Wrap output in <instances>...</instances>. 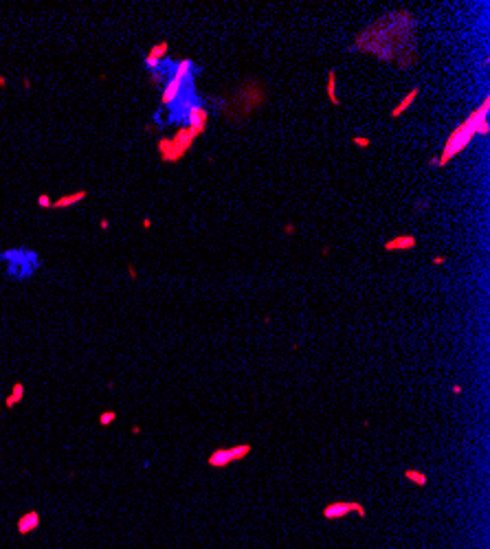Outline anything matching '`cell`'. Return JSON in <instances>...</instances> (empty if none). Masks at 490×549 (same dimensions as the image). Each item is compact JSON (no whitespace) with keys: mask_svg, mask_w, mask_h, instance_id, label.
<instances>
[{"mask_svg":"<svg viewBox=\"0 0 490 549\" xmlns=\"http://www.w3.org/2000/svg\"><path fill=\"white\" fill-rule=\"evenodd\" d=\"M418 95H420V88H411V90H409L407 95H405V99H402V101H400V103H398V105H396V108L392 110V119H398V117L402 115V112H407L409 108H411L413 101H415V99H418Z\"/></svg>","mask_w":490,"mask_h":549,"instance_id":"11","label":"cell"},{"mask_svg":"<svg viewBox=\"0 0 490 549\" xmlns=\"http://www.w3.org/2000/svg\"><path fill=\"white\" fill-rule=\"evenodd\" d=\"M488 110H490V97H484L477 108H475L471 115H468L460 125H455V130L448 134V138L444 141V148H442V154L435 158V167H444V165L455 158L458 154H462L468 143L473 141L475 136H486L490 132L488 125Z\"/></svg>","mask_w":490,"mask_h":549,"instance_id":"1","label":"cell"},{"mask_svg":"<svg viewBox=\"0 0 490 549\" xmlns=\"http://www.w3.org/2000/svg\"><path fill=\"white\" fill-rule=\"evenodd\" d=\"M444 262H446V257H444V255H435V257H433V264H435V266H442Z\"/></svg>","mask_w":490,"mask_h":549,"instance_id":"18","label":"cell"},{"mask_svg":"<svg viewBox=\"0 0 490 549\" xmlns=\"http://www.w3.org/2000/svg\"><path fill=\"white\" fill-rule=\"evenodd\" d=\"M185 121H187L189 128H196V130H202L207 128V121H209V110L207 108H202V105H191L189 112H187V117H185Z\"/></svg>","mask_w":490,"mask_h":549,"instance_id":"7","label":"cell"},{"mask_svg":"<svg viewBox=\"0 0 490 549\" xmlns=\"http://www.w3.org/2000/svg\"><path fill=\"white\" fill-rule=\"evenodd\" d=\"M198 136H202V130L183 125V128L176 130V134L171 138H161L158 141V154H161L165 163H178L191 150V145L196 143Z\"/></svg>","mask_w":490,"mask_h":549,"instance_id":"3","label":"cell"},{"mask_svg":"<svg viewBox=\"0 0 490 549\" xmlns=\"http://www.w3.org/2000/svg\"><path fill=\"white\" fill-rule=\"evenodd\" d=\"M249 453H251V444H240V446H231V448H218V451H214L209 455L207 464L211 468H227L229 464H233V461L244 459Z\"/></svg>","mask_w":490,"mask_h":549,"instance_id":"4","label":"cell"},{"mask_svg":"<svg viewBox=\"0 0 490 549\" xmlns=\"http://www.w3.org/2000/svg\"><path fill=\"white\" fill-rule=\"evenodd\" d=\"M22 398H24V385H22V382H16L13 389H11V395L5 400V407L7 409H13L18 402H22Z\"/></svg>","mask_w":490,"mask_h":549,"instance_id":"12","label":"cell"},{"mask_svg":"<svg viewBox=\"0 0 490 549\" xmlns=\"http://www.w3.org/2000/svg\"><path fill=\"white\" fill-rule=\"evenodd\" d=\"M405 477L409 479V481H413L415 486H427V474L425 472H418V470H405Z\"/></svg>","mask_w":490,"mask_h":549,"instance_id":"14","label":"cell"},{"mask_svg":"<svg viewBox=\"0 0 490 549\" xmlns=\"http://www.w3.org/2000/svg\"><path fill=\"white\" fill-rule=\"evenodd\" d=\"M0 264L5 268V275L13 281H29L42 266V257L38 250L26 246H13L0 250Z\"/></svg>","mask_w":490,"mask_h":549,"instance_id":"2","label":"cell"},{"mask_svg":"<svg viewBox=\"0 0 490 549\" xmlns=\"http://www.w3.org/2000/svg\"><path fill=\"white\" fill-rule=\"evenodd\" d=\"M115 420H117V411H103L101 415H99V424H101V426H108Z\"/></svg>","mask_w":490,"mask_h":549,"instance_id":"15","label":"cell"},{"mask_svg":"<svg viewBox=\"0 0 490 549\" xmlns=\"http://www.w3.org/2000/svg\"><path fill=\"white\" fill-rule=\"evenodd\" d=\"M284 233H286V235H293V233H295V224H290V222H288L286 227H284Z\"/></svg>","mask_w":490,"mask_h":549,"instance_id":"19","label":"cell"},{"mask_svg":"<svg viewBox=\"0 0 490 549\" xmlns=\"http://www.w3.org/2000/svg\"><path fill=\"white\" fill-rule=\"evenodd\" d=\"M356 512L359 517H365V507H363L361 503H347V501H336V503H330L323 507V517H326L328 521H334V519H343V517H347V514H352Z\"/></svg>","mask_w":490,"mask_h":549,"instance_id":"5","label":"cell"},{"mask_svg":"<svg viewBox=\"0 0 490 549\" xmlns=\"http://www.w3.org/2000/svg\"><path fill=\"white\" fill-rule=\"evenodd\" d=\"M99 227H101L103 231H108V227H110V222H108V220H106V217H103V220H101V222H99Z\"/></svg>","mask_w":490,"mask_h":549,"instance_id":"21","label":"cell"},{"mask_svg":"<svg viewBox=\"0 0 490 549\" xmlns=\"http://www.w3.org/2000/svg\"><path fill=\"white\" fill-rule=\"evenodd\" d=\"M38 207H40V209H51V207H53V200H51V196H46V194H40V196H38Z\"/></svg>","mask_w":490,"mask_h":549,"instance_id":"16","label":"cell"},{"mask_svg":"<svg viewBox=\"0 0 490 549\" xmlns=\"http://www.w3.org/2000/svg\"><path fill=\"white\" fill-rule=\"evenodd\" d=\"M352 143L356 145V148H369V145H372V141H369V138H365V136H354V138H352Z\"/></svg>","mask_w":490,"mask_h":549,"instance_id":"17","label":"cell"},{"mask_svg":"<svg viewBox=\"0 0 490 549\" xmlns=\"http://www.w3.org/2000/svg\"><path fill=\"white\" fill-rule=\"evenodd\" d=\"M128 275H130V279H136V268L132 266V264L128 266Z\"/></svg>","mask_w":490,"mask_h":549,"instance_id":"20","label":"cell"},{"mask_svg":"<svg viewBox=\"0 0 490 549\" xmlns=\"http://www.w3.org/2000/svg\"><path fill=\"white\" fill-rule=\"evenodd\" d=\"M0 418H3V409H0Z\"/></svg>","mask_w":490,"mask_h":549,"instance_id":"24","label":"cell"},{"mask_svg":"<svg viewBox=\"0 0 490 549\" xmlns=\"http://www.w3.org/2000/svg\"><path fill=\"white\" fill-rule=\"evenodd\" d=\"M5 86H7V79H5V77H0V88H5Z\"/></svg>","mask_w":490,"mask_h":549,"instance_id":"23","label":"cell"},{"mask_svg":"<svg viewBox=\"0 0 490 549\" xmlns=\"http://www.w3.org/2000/svg\"><path fill=\"white\" fill-rule=\"evenodd\" d=\"M415 244H418V240H415V235H396L394 240H389L385 242V250H411L415 248Z\"/></svg>","mask_w":490,"mask_h":549,"instance_id":"10","label":"cell"},{"mask_svg":"<svg viewBox=\"0 0 490 549\" xmlns=\"http://www.w3.org/2000/svg\"><path fill=\"white\" fill-rule=\"evenodd\" d=\"M152 227V220H143V229H150Z\"/></svg>","mask_w":490,"mask_h":549,"instance_id":"22","label":"cell"},{"mask_svg":"<svg viewBox=\"0 0 490 549\" xmlns=\"http://www.w3.org/2000/svg\"><path fill=\"white\" fill-rule=\"evenodd\" d=\"M167 51H169V46L167 42H156L152 49L148 51V55L143 57V66H145V70L148 72H154L158 66L163 64V59H167Z\"/></svg>","mask_w":490,"mask_h":549,"instance_id":"6","label":"cell"},{"mask_svg":"<svg viewBox=\"0 0 490 549\" xmlns=\"http://www.w3.org/2000/svg\"><path fill=\"white\" fill-rule=\"evenodd\" d=\"M326 95L330 99V103L332 105H339V97H336V72L334 70H330L328 72V86H326Z\"/></svg>","mask_w":490,"mask_h":549,"instance_id":"13","label":"cell"},{"mask_svg":"<svg viewBox=\"0 0 490 549\" xmlns=\"http://www.w3.org/2000/svg\"><path fill=\"white\" fill-rule=\"evenodd\" d=\"M40 527V514L36 510H31V512H26L24 517H20L18 519V525H16V530L20 536H26V534H31V532H36Z\"/></svg>","mask_w":490,"mask_h":549,"instance_id":"8","label":"cell"},{"mask_svg":"<svg viewBox=\"0 0 490 549\" xmlns=\"http://www.w3.org/2000/svg\"><path fill=\"white\" fill-rule=\"evenodd\" d=\"M88 198V191L86 189H79V191H73V194H66L62 198H57V200H53V207L51 209H68V207H75V204H79L82 200H86Z\"/></svg>","mask_w":490,"mask_h":549,"instance_id":"9","label":"cell"}]
</instances>
